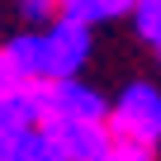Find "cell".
<instances>
[{
	"mask_svg": "<svg viewBox=\"0 0 161 161\" xmlns=\"http://www.w3.org/2000/svg\"><path fill=\"white\" fill-rule=\"evenodd\" d=\"M5 47L19 62L24 80H66L90 57V29L76 24V19H57L47 29H33V33L10 38Z\"/></svg>",
	"mask_w": 161,
	"mask_h": 161,
	"instance_id": "1",
	"label": "cell"
},
{
	"mask_svg": "<svg viewBox=\"0 0 161 161\" xmlns=\"http://www.w3.org/2000/svg\"><path fill=\"white\" fill-rule=\"evenodd\" d=\"M109 133L114 142H133V147H156L161 142V90L147 80L123 86V95L109 104Z\"/></svg>",
	"mask_w": 161,
	"mask_h": 161,
	"instance_id": "2",
	"label": "cell"
},
{
	"mask_svg": "<svg viewBox=\"0 0 161 161\" xmlns=\"http://www.w3.org/2000/svg\"><path fill=\"white\" fill-rule=\"evenodd\" d=\"M66 161H104L109 147H114V133H109V119H47L38 123Z\"/></svg>",
	"mask_w": 161,
	"mask_h": 161,
	"instance_id": "3",
	"label": "cell"
},
{
	"mask_svg": "<svg viewBox=\"0 0 161 161\" xmlns=\"http://www.w3.org/2000/svg\"><path fill=\"white\" fill-rule=\"evenodd\" d=\"M43 90H47V114H43V123H47V119H109V104L86 86V80H76V76H66V80H43Z\"/></svg>",
	"mask_w": 161,
	"mask_h": 161,
	"instance_id": "4",
	"label": "cell"
},
{
	"mask_svg": "<svg viewBox=\"0 0 161 161\" xmlns=\"http://www.w3.org/2000/svg\"><path fill=\"white\" fill-rule=\"evenodd\" d=\"M133 5H137V0H57V14L95 29V24H114V19L133 14Z\"/></svg>",
	"mask_w": 161,
	"mask_h": 161,
	"instance_id": "5",
	"label": "cell"
},
{
	"mask_svg": "<svg viewBox=\"0 0 161 161\" xmlns=\"http://www.w3.org/2000/svg\"><path fill=\"white\" fill-rule=\"evenodd\" d=\"M10 161H66V156L43 128H24L10 137Z\"/></svg>",
	"mask_w": 161,
	"mask_h": 161,
	"instance_id": "6",
	"label": "cell"
},
{
	"mask_svg": "<svg viewBox=\"0 0 161 161\" xmlns=\"http://www.w3.org/2000/svg\"><path fill=\"white\" fill-rule=\"evenodd\" d=\"M133 24H137V33L152 47H161V0H137L133 5Z\"/></svg>",
	"mask_w": 161,
	"mask_h": 161,
	"instance_id": "7",
	"label": "cell"
},
{
	"mask_svg": "<svg viewBox=\"0 0 161 161\" xmlns=\"http://www.w3.org/2000/svg\"><path fill=\"white\" fill-rule=\"evenodd\" d=\"M19 86H24L19 62L10 57V47H0V95H10V90H19Z\"/></svg>",
	"mask_w": 161,
	"mask_h": 161,
	"instance_id": "8",
	"label": "cell"
},
{
	"mask_svg": "<svg viewBox=\"0 0 161 161\" xmlns=\"http://www.w3.org/2000/svg\"><path fill=\"white\" fill-rule=\"evenodd\" d=\"M19 14L33 19V24H47V19L57 14V0H19Z\"/></svg>",
	"mask_w": 161,
	"mask_h": 161,
	"instance_id": "9",
	"label": "cell"
},
{
	"mask_svg": "<svg viewBox=\"0 0 161 161\" xmlns=\"http://www.w3.org/2000/svg\"><path fill=\"white\" fill-rule=\"evenodd\" d=\"M104 161H152V152L147 147H133V142H114Z\"/></svg>",
	"mask_w": 161,
	"mask_h": 161,
	"instance_id": "10",
	"label": "cell"
},
{
	"mask_svg": "<svg viewBox=\"0 0 161 161\" xmlns=\"http://www.w3.org/2000/svg\"><path fill=\"white\" fill-rule=\"evenodd\" d=\"M0 161H10V137H0Z\"/></svg>",
	"mask_w": 161,
	"mask_h": 161,
	"instance_id": "11",
	"label": "cell"
},
{
	"mask_svg": "<svg viewBox=\"0 0 161 161\" xmlns=\"http://www.w3.org/2000/svg\"><path fill=\"white\" fill-rule=\"evenodd\" d=\"M156 57H161V47H156Z\"/></svg>",
	"mask_w": 161,
	"mask_h": 161,
	"instance_id": "12",
	"label": "cell"
}]
</instances>
